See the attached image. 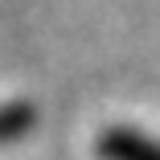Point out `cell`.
<instances>
[{"label":"cell","mask_w":160,"mask_h":160,"mask_svg":"<svg viewBox=\"0 0 160 160\" xmlns=\"http://www.w3.org/2000/svg\"><path fill=\"white\" fill-rule=\"evenodd\" d=\"M33 123H37V107L33 103H0V144H17L25 140L29 132H33Z\"/></svg>","instance_id":"2"},{"label":"cell","mask_w":160,"mask_h":160,"mask_svg":"<svg viewBox=\"0 0 160 160\" xmlns=\"http://www.w3.org/2000/svg\"><path fill=\"white\" fill-rule=\"evenodd\" d=\"M103 160H160V140L140 127H107L99 136Z\"/></svg>","instance_id":"1"}]
</instances>
